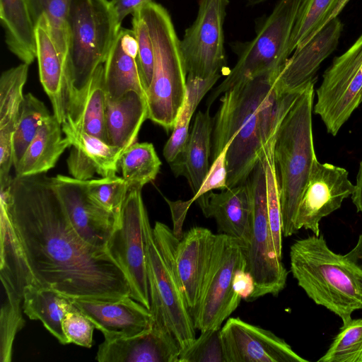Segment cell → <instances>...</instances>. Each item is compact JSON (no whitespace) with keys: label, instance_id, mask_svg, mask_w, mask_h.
Returning a JSON list of instances; mask_svg holds the SVG:
<instances>
[{"label":"cell","instance_id":"7a4b0ae2","mask_svg":"<svg viewBox=\"0 0 362 362\" xmlns=\"http://www.w3.org/2000/svg\"><path fill=\"white\" fill-rule=\"evenodd\" d=\"M279 73L242 81L225 91L214 118L211 159L233 140L226 154L227 187L245 183L304 90H282Z\"/></svg>","mask_w":362,"mask_h":362},{"label":"cell","instance_id":"f35d334b","mask_svg":"<svg viewBox=\"0 0 362 362\" xmlns=\"http://www.w3.org/2000/svg\"><path fill=\"white\" fill-rule=\"evenodd\" d=\"M318 362H362V318L343 324Z\"/></svg>","mask_w":362,"mask_h":362},{"label":"cell","instance_id":"5b68a950","mask_svg":"<svg viewBox=\"0 0 362 362\" xmlns=\"http://www.w3.org/2000/svg\"><path fill=\"white\" fill-rule=\"evenodd\" d=\"M315 83V81L309 83L295 101L283 119L274 141L284 237L297 233L298 208L317 158L312 122Z\"/></svg>","mask_w":362,"mask_h":362},{"label":"cell","instance_id":"7dc6e473","mask_svg":"<svg viewBox=\"0 0 362 362\" xmlns=\"http://www.w3.org/2000/svg\"><path fill=\"white\" fill-rule=\"evenodd\" d=\"M164 199L168 204L172 214L173 222V231L177 238L181 239L184 233L182 232V224L192 203L189 200L171 201L166 197H164Z\"/></svg>","mask_w":362,"mask_h":362},{"label":"cell","instance_id":"ee69618b","mask_svg":"<svg viewBox=\"0 0 362 362\" xmlns=\"http://www.w3.org/2000/svg\"><path fill=\"white\" fill-rule=\"evenodd\" d=\"M233 140L225 146L223 151L213 160L204 180L198 191L189 199L192 204L199 197L214 189L222 190L227 187L226 154Z\"/></svg>","mask_w":362,"mask_h":362},{"label":"cell","instance_id":"60d3db41","mask_svg":"<svg viewBox=\"0 0 362 362\" xmlns=\"http://www.w3.org/2000/svg\"><path fill=\"white\" fill-rule=\"evenodd\" d=\"M179 362H226L221 329L201 332L200 336L181 351Z\"/></svg>","mask_w":362,"mask_h":362},{"label":"cell","instance_id":"816d5d0a","mask_svg":"<svg viewBox=\"0 0 362 362\" xmlns=\"http://www.w3.org/2000/svg\"><path fill=\"white\" fill-rule=\"evenodd\" d=\"M267 0H245L247 6H254L265 2Z\"/></svg>","mask_w":362,"mask_h":362},{"label":"cell","instance_id":"1f68e13d","mask_svg":"<svg viewBox=\"0 0 362 362\" xmlns=\"http://www.w3.org/2000/svg\"><path fill=\"white\" fill-rule=\"evenodd\" d=\"M221 76L199 78L187 76V93L172 134L163 148V156L170 165L181 153L189 135L191 119L204 96L213 88Z\"/></svg>","mask_w":362,"mask_h":362},{"label":"cell","instance_id":"277c9868","mask_svg":"<svg viewBox=\"0 0 362 362\" xmlns=\"http://www.w3.org/2000/svg\"><path fill=\"white\" fill-rule=\"evenodd\" d=\"M289 255L293 278L315 303L337 315L343 324L362 309V271L333 252L322 234L296 240Z\"/></svg>","mask_w":362,"mask_h":362},{"label":"cell","instance_id":"c3c4849f","mask_svg":"<svg viewBox=\"0 0 362 362\" xmlns=\"http://www.w3.org/2000/svg\"><path fill=\"white\" fill-rule=\"evenodd\" d=\"M151 1L153 0H111L110 4L117 23L121 27L123 20L129 14L132 15L135 11Z\"/></svg>","mask_w":362,"mask_h":362},{"label":"cell","instance_id":"f1b7e54d","mask_svg":"<svg viewBox=\"0 0 362 362\" xmlns=\"http://www.w3.org/2000/svg\"><path fill=\"white\" fill-rule=\"evenodd\" d=\"M74 307L70 298L54 289L37 284H29L25 288L23 313L31 320H40L62 344H69L63 331L62 320Z\"/></svg>","mask_w":362,"mask_h":362},{"label":"cell","instance_id":"7402d4cb","mask_svg":"<svg viewBox=\"0 0 362 362\" xmlns=\"http://www.w3.org/2000/svg\"><path fill=\"white\" fill-rule=\"evenodd\" d=\"M196 202L205 217L215 220L218 233L234 238L247 246L252 218L251 199L247 181L219 192H209Z\"/></svg>","mask_w":362,"mask_h":362},{"label":"cell","instance_id":"8fae6325","mask_svg":"<svg viewBox=\"0 0 362 362\" xmlns=\"http://www.w3.org/2000/svg\"><path fill=\"white\" fill-rule=\"evenodd\" d=\"M313 107L329 134L336 136L362 102V34L326 69Z\"/></svg>","mask_w":362,"mask_h":362},{"label":"cell","instance_id":"30bf717a","mask_svg":"<svg viewBox=\"0 0 362 362\" xmlns=\"http://www.w3.org/2000/svg\"><path fill=\"white\" fill-rule=\"evenodd\" d=\"M245 245L225 234H215L210 262L192 313L196 329H219L242 298L233 289L236 270L245 267Z\"/></svg>","mask_w":362,"mask_h":362},{"label":"cell","instance_id":"2e32d148","mask_svg":"<svg viewBox=\"0 0 362 362\" xmlns=\"http://www.w3.org/2000/svg\"><path fill=\"white\" fill-rule=\"evenodd\" d=\"M52 180L76 232L88 245L107 250L119 217L91 199L86 191V180L62 175Z\"/></svg>","mask_w":362,"mask_h":362},{"label":"cell","instance_id":"ac0fdd59","mask_svg":"<svg viewBox=\"0 0 362 362\" xmlns=\"http://www.w3.org/2000/svg\"><path fill=\"white\" fill-rule=\"evenodd\" d=\"M71 300L103 332L105 340L134 337L151 328L150 310L131 296L115 300Z\"/></svg>","mask_w":362,"mask_h":362},{"label":"cell","instance_id":"9a60e30c","mask_svg":"<svg viewBox=\"0 0 362 362\" xmlns=\"http://www.w3.org/2000/svg\"><path fill=\"white\" fill-rule=\"evenodd\" d=\"M226 362H308L272 332L239 317H230L221 328Z\"/></svg>","mask_w":362,"mask_h":362},{"label":"cell","instance_id":"603a6c76","mask_svg":"<svg viewBox=\"0 0 362 362\" xmlns=\"http://www.w3.org/2000/svg\"><path fill=\"white\" fill-rule=\"evenodd\" d=\"M35 38L40 80L52 103L53 115L62 124L67 114L65 62L53 40L45 16L35 25Z\"/></svg>","mask_w":362,"mask_h":362},{"label":"cell","instance_id":"d4e9b609","mask_svg":"<svg viewBox=\"0 0 362 362\" xmlns=\"http://www.w3.org/2000/svg\"><path fill=\"white\" fill-rule=\"evenodd\" d=\"M148 116L146 98L135 91H129L116 100L107 98V143L126 150L136 142Z\"/></svg>","mask_w":362,"mask_h":362},{"label":"cell","instance_id":"ba28073f","mask_svg":"<svg viewBox=\"0 0 362 362\" xmlns=\"http://www.w3.org/2000/svg\"><path fill=\"white\" fill-rule=\"evenodd\" d=\"M301 1L279 0L255 37L234 45L237 62L209 97V109L218 96L242 81L281 73L290 57L288 43Z\"/></svg>","mask_w":362,"mask_h":362},{"label":"cell","instance_id":"4316f807","mask_svg":"<svg viewBox=\"0 0 362 362\" xmlns=\"http://www.w3.org/2000/svg\"><path fill=\"white\" fill-rule=\"evenodd\" d=\"M29 65L21 63L2 72L0 78V160H13V136L23 100Z\"/></svg>","mask_w":362,"mask_h":362},{"label":"cell","instance_id":"ffe728a7","mask_svg":"<svg viewBox=\"0 0 362 362\" xmlns=\"http://www.w3.org/2000/svg\"><path fill=\"white\" fill-rule=\"evenodd\" d=\"M180 346L165 327L151 328L129 338L104 340L96 355L99 362H179Z\"/></svg>","mask_w":362,"mask_h":362},{"label":"cell","instance_id":"6da1fadb","mask_svg":"<svg viewBox=\"0 0 362 362\" xmlns=\"http://www.w3.org/2000/svg\"><path fill=\"white\" fill-rule=\"evenodd\" d=\"M1 203L37 285L70 298L130 296L128 279L108 251L88 245L73 228L52 177L16 175L1 187Z\"/></svg>","mask_w":362,"mask_h":362},{"label":"cell","instance_id":"f546056e","mask_svg":"<svg viewBox=\"0 0 362 362\" xmlns=\"http://www.w3.org/2000/svg\"><path fill=\"white\" fill-rule=\"evenodd\" d=\"M103 67L107 99L118 100L129 91H135L146 98V90L139 72L136 58L130 56L123 49L119 35Z\"/></svg>","mask_w":362,"mask_h":362},{"label":"cell","instance_id":"e0dca14e","mask_svg":"<svg viewBox=\"0 0 362 362\" xmlns=\"http://www.w3.org/2000/svg\"><path fill=\"white\" fill-rule=\"evenodd\" d=\"M0 278L4 292L0 320L7 324H21L24 322L22 313L25 288L36 282L3 204H1Z\"/></svg>","mask_w":362,"mask_h":362},{"label":"cell","instance_id":"681fc988","mask_svg":"<svg viewBox=\"0 0 362 362\" xmlns=\"http://www.w3.org/2000/svg\"><path fill=\"white\" fill-rule=\"evenodd\" d=\"M354 186V191L351 195V199L357 211L362 214V159L359 163Z\"/></svg>","mask_w":362,"mask_h":362},{"label":"cell","instance_id":"d6a6232c","mask_svg":"<svg viewBox=\"0 0 362 362\" xmlns=\"http://www.w3.org/2000/svg\"><path fill=\"white\" fill-rule=\"evenodd\" d=\"M62 129L71 146L81 149L94 163L99 175L107 177L116 175L119 159L125 150L86 133L76 125L69 117H66L62 123Z\"/></svg>","mask_w":362,"mask_h":362},{"label":"cell","instance_id":"4fadbf2b","mask_svg":"<svg viewBox=\"0 0 362 362\" xmlns=\"http://www.w3.org/2000/svg\"><path fill=\"white\" fill-rule=\"evenodd\" d=\"M229 0H199L195 20L180 40L187 76L209 78L226 68L224 22Z\"/></svg>","mask_w":362,"mask_h":362},{"label":"cell","instance_id":"cb8c5ba5","mask_svg":"<svg viewBox=\"0 0 362 362\" xmlns=\"http://www.w3.org/2000/svg\"><path fill=\"white\" fill-rule=\"evenodd\" d=\"M213 129L214 118L209 114V109L197 112L181 153L170 165L176 176L186 177L194 194L209 169Z\"/></svg>","mask_w":362,"mask_h":362},{"label":"cell","instance_id":"836d02e7","mask_svg":"<svg viewBox=\"0 0 362 362\" xmlns=\"http://www.w3.org/2000/svg\"><path fill=\"white\" fill-rule=\"evenodd\" d=\"M161 164L151 143L135 142L122 153L119 168L129 189H141L156 179Z\"/></svg>","mask_w":362,"mask_h":362},{"label":"cell","instance_id":"b9f144b4","mask_svg":"<svg viewBox=\"0 0 362 362\" xmlns=\"http://www.w3.org/2000/svg\"><path fill=\"white\" fill-rule=\"evenodd\" d=\"M132 30L138 42L137 64L146 90L152 79L154 52L148 25L139 9L132 14Z\"/></svg>","mask_w":362,"mask_h":362},{"label":"cell","instance_id":"484cf974","mask_svg":"<svg viewBox=\"0 0 362 362\" xmlns=\"http://www.w3.org/2000/svg\"><path fill=\"white\" fill-rule=\"evenodd\" d=\"M62 124L50 115L40 126L22 158L14 167L16 176L46 173L53 168L64 151L71 146L62 136Z\"/></svg>","mask_w":362,"mask_h":362},{"label":"cell","instance_id":"3957f363","mask_svg":"<svg viewBox=\"0 0 362 362\" xmlns=\"http://www.w3.org/2000/svg\"><path fill=\"white\" fill-rule=\"evenodd\" d=\"M66 26V117L76 121L90 80L105 62L121 27L107 0H72Z\"/></svg>","mask_w":362,"mask_h":362},{"label":"cell","instance_id":"d6986e66","mask_svg":"<svg viewBox=\"0 0 362 362\" xmlns=\"http://www.w3.org/2000/svg\"><path fill=\"white\" fill-rule=\"evenodd\" d=\"M344 24L337 16L287 59L276 83L282 90H303L316 81L322 62L337 48Z\"/></svg>","mask_w":362,"mask_h":362},{"label":"cell","instance_id":"f6af8a7d","mask_svg":"<svg viewBox=\"0 0 362 362\" xmlns=\"http://www.w3.org/2000/svg\"><path fill=\"white\" fill-rule=\"evenodd\" d=\"M66 163L72 177L79 180H89L98 173L94 163L81 149L75 146H72Z\"/></svg>","mask_w":362,"mask_h":362},{"label":"cell","instance_id":"7bdbcfd3","mask_svg":"<svg viewBox=\"0 0 362 362\" xmlns=\"http://www.w3.org/2000/svg\"><path fill=\"white\" fill-rule=\"evenodd\" d=\"M62 328L69 344L91 347L93 329L95 327L76 306L65 315L62 320Z\"/></svg>","mask_w":362,"mask_h":362},{"label":"cell","instance_id":"d590c367","mask_svg":"<svg viewBox=\"0 0 362 362\" xmlns=\"http://www.w3.org/2000/svg\"><path fill=\"white\" fill-rule=\"evenodd\" d=\"M50 114L42 101L31 93L24 95L13 136V167Z\"/></svg>","mask_w":362,"mask_h":362},{"label":"cell","instance_id":"f907efd6","mask_svg":"<svg viewBox=\"0 0 362 362\" xmlns=\"http://www.w3.org/2000/svg\"><path fill=\"white\" fill-rule=\"evenodd\" d=\"M344 256L362 271V232L358 236L356 245Z\"/></svg>","mask_w":362,"mask_h":362},{"label":"cell","instance_id":"44dd1931","mask_svg":"<svg viewBox=\"0 0 362 362\" xmlns=\"http://www.w3.org/2000/svg\"><path fill=\"white\" fill-rule=\"evenodd\" d=\"M214 238L215 234L209 229L194 226L183 233L176 247L177 274L191 315L209 267Z\"/></svg>","mask_w":362,"mask_h":362},{"label":"cell","instance_id":"8d00e7d4","mask_svg":"<svg viewBox=\"0 0 362 362\" xmlns=\"http://www.w3.org/2000/svg\"><path fill=\"white\" fill-rule=\"evenodd\" d=\"M71 1L27 0L35 26L42 16L47 18L51 35L60 55L65 62V66L67 52L66 19Z\"/></svg>","mask_w":362,"mask_h":362},{"label":"cell","instance_id":"83f0119b","mask_svg":"<svg viewBox=\"0 0 362 362\" xmlns=\"http://www.w3.org/2000/svg\"><path fill=\"white\" fill-rule=\"evenodd\" d=\"M0 18L8 49L30 65L37 58V48L27 0H0Z\"/></svg>","mask_w":362,"mask_h":362},{"label":"cell","instance_id":"ab89813d","mask_svg":"<svg viewBox=\"0 0 362 362\" xmlns=\"http://www.w3.org/2000/svg\"><path fill=\"white\" fill-rule=\"evenodd\" d=\"M88 196L100 206L119 217L129 189L122 177L117 175L86 181Z\"/></svg>","mask_w":362,"mask_h":362},{"label":"cell","instance_id":"74e56055","mask_svg":"<svg viewBox=\"0 0 362 362\" xmlns=\"http://www.w3.org/2000/svg\"><path fill=\"white\" fill-rule=\"evenodd\" d=\"M275 137L266 146L262 158L267 182L269 222L276 255L282 259V217L279 177L274 153Z\"/></svg>","mask_w":362,"mask_h":362},{"label":"cell","instance_id":"7c38bea8","mask_svg":"<svg viewBox=\"0 0 362 362\" xmlns=\"http://www.w3.org/2000/svg\"><path fill=\"white\" fill-rule=\"evenodd\" d=\"M146 214L141 189H129L118 224L107 243V250L125 273L131 288L130 296L150 310L144 235V220Z\"/></svg>","mask_w":362,"mask_h":362},{"label":"cell","instance_id":"8992f818","mask_svg":"<svg viewBox=\"0 0 362 362\" xmlns=\"http://www.w3.org/2000/svg\"><path fill=\"white\" fill-rule=\"evenodd\" d=\"M144 235L152 322L166 328L182 351L195 339L196 329L175 263L180 239L161 222H156L151 228L148 214L144 220Z\"/></svg>","mask_w":362,"mask_h":362},{"label":"cell","instance_id":"bcb514c9","mask_svg":"<svg viewBox=\"0 0 362 362\" xmlns=\"http://www.w3.org/2000/svg\"><path fill=\"white\" fill-rule=\"evenodd\" d=\"M233 289L242 300H250L255 291V281L245 267L236 270L233 279Z\"/></svg>","mask_w":362,"mask_h":362},{"label":"cell","instance_id":"4dcf8cb0","mask_svg":"<svg viewBox=\"0 0 362 362\" xmlns=\"http://www.w3.org/2000/svg\"><path fill=\"white\" fill-rule=\"evenodd\" d=\"M349 1L302 0L288 43L290 56L337 17Z\"/></svg>","mask_w":362,"mask_h":362},{"label":"cell","instance_id":"9c48e42d","mask_svg":"<svg viewBox=\"0 0 362 362\" xmlns=\"http://www.w3.org/2000/svg\"><path fill=\"white\" fill-rule=\"evenodd\" d=\"M263 156V155H262ZM252 204L250 240L245 248L246 270L254 278L250 298L277 296L286 286L288 272L276 255L268 218L267 182L263 158L247 180Z\"/></svg>","mask_w":362,"mask_h":362},{"label":"cell","instance_id":"52a82bcc","mask_svg":"<svg viewBox=\"0 0 362 362\" xmlns=\"http://www.w3.org/2000/svg\"><path fill=\"white\" fill-rule=\"evenodd\" d=\"M139 11L148 25L154 52L152 79L146 90L148 119L169 132L187 93V72L180 40L169 12L162 5L151 1Z\"/></svg>","mask_w":362,"mask_h":362},{"label":"cell","instance_id":"5bb4252c","mask_svg":"<svg viewBox=\"0 0 362 362\" xmlns=\"http://www.w3.org/2000/svg\"><path fill=\"white\" fill-rule=\"evenodd\" d=\"M354 187L345 168L315 159L298 208L296 230L303 228L320 235L321 219L339 209L344 199L352 195Z\"/></svg>","mask_w":362,"mask_h":362},{"label":"cell","instance_id":"e575fe53","mask_svg":"<svg viewBox=\"0 0 362 362\" xmlns=\"http://www.w3.org/2000/svg\"><path fill=\"white\" fill-rule=\"evenodd\" d=\"M103 65L98 68L90 80L78 118L76 121L71 119L83 131L107 142L105 132L107 94L104 82Z\"/></svg>","mask_w":362,"mask_h":362}]
</instances>
